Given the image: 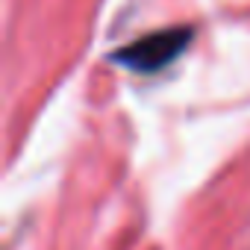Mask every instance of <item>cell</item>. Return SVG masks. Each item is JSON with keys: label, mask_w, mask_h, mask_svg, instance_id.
<instances>
[{"label": "cell", "mask_w": 250, "mask_h": 250, "mask_svg": "<svg viewBox=\"0 0 250 250\" xmlns=\"http://www.w3.org/2000/svg\"><path fill=\"white\" fill-rule=\"evenodd\" d=\"M188 39H191L188 30H162V33L133 42L127 50L118 53V59L139 74H153V71L165 68L168 62H174L186 50Z\"/></svg>", "instance_id": "cell-1"}]
</instances>
